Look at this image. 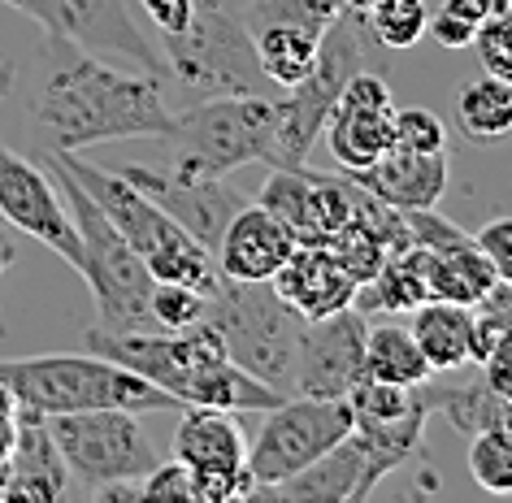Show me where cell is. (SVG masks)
<instances>
[{"label": "cell", "instance_id": "obj_1", "mask_svg": "<svg viewBox=\"0 0 512 503\" xmlns=\"http://www.w3.org/2000/svg\"><path fill=\"white\" fill-rule=\"evenodd\" d=\"M27 118L40 152H83L113 139H170L178 126V113L152 74L118 70L57 35H44L35 57Z\"/></svg>", "mask_w": 512, "mask_h": 503}, {"label": "cell", "instance_id": "obj_2", "mask_svg": "<svg viewBox=\"0 0 512 503\" xmlns=\"http://www.w3.org/2000/svg\"><path fill=\"white\" fill-rule=\"evenodd\" d=\"M87 352L109 356L126 365L165 395H174L183 408H222V412H265L283 404V391L252 378L226 356V343L209 321H196L187 330H87Z\"/></svg>", "mask_w": 512, "mask_h": 503}, {"label": "cell", "instance_id": "obj_3", "mask_svg": "<svg viewBox=\"0 0 512 503\" xmlns=\"http://www.w3.org/2000/svg\"><path fill=\"white\" fill-rule=\"evenodd\" d=\"M165 61V100L178 109L204 105L226 96H270L261 61H256L252 31L239 22L230 0H196V14L183 31L157 35Z\"/></svg>", "mask_w": 512, "mask_h": 503}, {"label": "cell", "instance_id": "obj_4", "mask_svg": "<svg viewBox=\"0 0 512 503\" xmlns=\"http://www.w3.org/2000/svg\"><path fill=\"white\" fill-rule=\"evenodd\" d=\"M0 386L40 417L87 408H126V412H183L174 395L139 378L126 365L96 352H53V356H18L0 360Z\"/></svg>", "mask_w": 512, "mask_h": 503}, {"label": "cell", "instance_id": "obj_5", "mask_svg": "<svg viewBox=\"0 0 512 503\" xmlns=\"http://www.w3.org/2000/svg\"><path fill=\"white\" fill-rule=\"evenodd\" d=\"M79 183L87 196L100 204V213L118 226V235L131 243L135 256L148 265V274L157 282H183L209 295L217 282V261L196 235H187L157 200H148L135 183H126L122 174L100 170V165L83 161L79 152H44Z\"/></svg>", "mask_w": 512, "mask_h": 503}, {"label": "cell", "instance_id": "obj_6", "mask_svg": "<svg viewBox=\"0 0 512 503\" xmlns=\"http://www.w3.org/2000/svg\"><path fill=\"white\" fill-rule=\"evenodd\" d=\"M44 157V152H40ZM44 170L53 174V183L66 200V209L79 226V239H83V265H79V278L92 287V300H96V326L100 330H157L152 321V278L148 265L135 256V248L118 235V226L100 213V204L87 196V191L74 183V178L61 170L53 157H44Z\"/></svg>", "mask_w": 512, "mask_h": 503}, {"label": "cell", "instance_id": "obj_7", "mask_svg": "<svg viewBox=\"0 0 512 503\" xmlns=\"http://www.w3.org/2000/svg\"><path fill=\"white\" fill-rule=\"evenodd\" d=\"M200 321H209L222 334L226 356L239 369L291 395V365H296V339L304 317L283 304L274 282H235L217 274L213 291L204 295Z\"/></svg>", "mask_w": 512, "mask_h": 503}, {"label": "cell", "instance_id": "obj_8", "mask_svg": "<svg viewBox=\"0 0 512 503\" xmlns=\"http://www.w3.org/2000/svg\"><path fill=\"white\" fill-rule=\"evenodd\" d=\"M365 40H369V18L361 9H343L322 31L317 66L296 87H283V96H274L270 170H300V165H309V152L317 144V135H322L330 109H335L343 83L361 70Z\"/></svg>", "mask_w": 512, "mask_h": 503}, {"label": "cell", "instance_id": "obj_9", "mask_svg": "<svg viewBox=\"0 0 512 503\" xmlns=\"http://www.w3.org/2000/svg\"><path fill=\"white\" fill-rule=\"evenodd\" d=\"M165 144V165L191 178H226L252 161L270 165L274 96H226L178 109V126Z\"/></svg>", "mask_w": 512, "mask_h": 503}, {"label": "cell", "instance_id": "obj_10", "mask_svg": "<svg viewBox=\"0 0 512 503\" xmlns=\"http://www.w3.org/2000/svg\"><path fill=\"white\" fill-rule=\"evenodd\" d=\"M44 425L53 434L70 477L83 482V490H96L105 482H139L161 464V451L148 438L139 412L126 408L57 412V417H44Z\"/></svg>", "mask_w": 512, "mask_h": 503}, {"label": "cell", "instance_id": "obj_11", "mask_svg": "<svg viewBox=\"0 0 512 503\" xmlns=\"http://www.w3.org/2000/svg\"><path fill=\"white\" fill-rule=\"evenodd\" d=\"M352 434V408L348 399H313V395H287L283 404L265 408V421L256 438H248V473L256 486H278L300 469H309L317 456H326L335 443Z\"/></svg>", "mask_w": 512, "mask_h": 503}, {"label": "cell", "instance_id": "obj_12", "mask_svg": "<svg viewBox=\"0 0 512 503\" xmlns=\"http://www.w3.org/2000/svg\"><path fill=\"white\" fill-rule=\"evenodd\" d=\"M14 14L40 22L44 35L70 40L105 61H131L135 70L165 83L157 40L135 22V0H0Z\"/></svg>", "mask_w": 512, "mask_h": 503}, {"label": "cell", "instance_id": "obj_13", "mask_svg": "<svg viewBox=\"0 0 512 503\" xmlns=\"http://www.w3.org/2000/svg\"><path fill=\"white\" fill-rule=\"evenodd\" d=\"M0 217L14 230H22V235H31L35 243H44L48 252H57L79 274L83 239L53 183V174L9 144H0Z\"/></svg>", "mask_w": 512, "mask_h": 503}, {"label": "cell", "instance_id": "obj_14", "mask_svg": "<svg viewBox=\"0 0 512 503\" xmlns=\"http://www.w3.org/2000/svg\"><path fill=\"white\" fill-rule=\"evenodd\" d=\"M365 330L369 321L356 304L330 317L304 321L291 365V395L343 399L365 378Z\"/></svg>", "mask_w": 512, "mask_h": 503}, {"label": "cell", "instance_id": "obj_15", "mask_svg": "<svg viewBox=\"0 0 512 503\" xmlns=\"http://www.w3.org/2000/svg\"><path fill=\"white\" fill-rule=\"evenodd\" d=\"M118 174L126 183H135L148 200H157L161 209L170 213L187 235H196L209 252L217 248V239H222L230 217L248 204V196L230 187L226 178H191L165 161L161 165H126Z\"/></svg>", "mask_w": 512, "mask_h": 503}, {"label": "cell", "instance_id": "obj_16", "mask_svg": "<svg viewBox=\"0 0 512 503\" xmlns=\"http://www.w3.org/2000/svg\"><path fill=\"white\" fill-rule=\"evenodd\" d=\"M256 204L283 217L296 243H330L352 222V178L348 174H317L309 165L300 170H274L256 191Z\"/></svg>", "mask_w": 512, "mask_h": 503}, {"label": "cell", "instance_id": "obj_17", "mask_svg": "<svg viewBox=\"0 0 512 503\" xmlns=\"http://www.w3.org/2000/svg\"><path fill=\"white\" fill-rule=\"evenodd\" d=\"M296 252V235L283 217H274L270 209H261L256 200H248L243 209L230 217L222 239L213 248L217 274L235 278V282H270L278 269L287 265V256Z\"/></svg>", "mask_w": 512, "mask_h": 503}, {"label": "cell", "instance_id": "obj_18", "mask_svg": "<svg viewBox=\"0 0 512 503\" xmlns=\"http://www.w3.org/2000/svg\"><path fill=\"white\" fill-rule=\"evenodd\" d=\"M270 282L283 295V304L296 308L304 321H317V317L348 308L356 300V287H361L330 243H296V252L287 256V265Z\"/></svg>", "mask_w": 512, "mask_h": 503}, {"label": "cell", "instance_id": "obj_19", "mask_svg": "<svg viewBox=\"0 0 512 503\" xmlns=\"http://www.w3.org/2000/svg\"><path fill=\"white\" fill-rule=\"evenodd\" d=\"M348 178L400 213L404 209H434L439 196L447 191V152L391 148V152H382L374 165H365V170H356Z\"/></svg>", "mask_w": 512, "mask_h": 503}, {"label": "cell", "instance_id": "obj_20", "mask_svg": "<svg viewBox=\"0 0 512 503\" xmlns=\"http://www.w3.org/2000/svg\"><path fill=\"white\" fill-rule=\"evenodd\" d=\"M70 490V469L48 434L40 412L18 408V434L9 451V486L5 499H27V503H53Z\"/></svg>", "mask_w": 512, "mask_h": 503}, {"label": "cell", "instance_id": "obj_21", "mask_svg": "<svg viewBox=\"0 0 512 503\" xmlns=\"http://www.w3.org/2000/svg\"><path fill=\"white\" fill-rule=\"evenodd\" d=\"M170 451L187 473H226V469H243L248 434L239 425V412L183 408V421L174 430Z\"/></svg>", "mask_w": 512, "mask_h": 503}, {"label": "cell", "instance_id": "obj_22", "mask_svg": "<svg viewBox=\"0 0 512 503\" xmlns=\"http://www.w3.org/2000/svg\"><path fill=\"white\" fill-rule=\"evenodd\" d=\"M252 499H291V503H361V447L348 434L309 469L278 486H256Z\"/></svg>", "mask_w": 512, "mask_h": 503}, {"label": "cell", "instance_id": "obj_23", "mask_svg": "<svg viewBox=\"0 0 512 503\" xmlns=\"http://www.w3.org/2000/svg\"><path fill=\"white\" fill-rule=\"evenodd\" d=\"M426 421H430L426 404H417L413 412L391 417V421H352V438L361 447V499L374 495L382 477L404 469L408 456H417Z\"/></svg>", "mask_w": 512, "mask_h": 503}, {"label": "cell", "instance_id": "obj_24", "mask_svg": "<svg viewBox=\"0 0 512 503\" xmlns=\"http://www.w3.org/2000/svg\"><path fill=\"white\" fill-rule=\"evenodd\" d=\"M326 144L343 174H356L374 165L382 152L395 148V109H361V105H335L326 118Z\"/></svg>", "mask_w": 512, "mask_h": 503}, {"label": "cell", "instance_id": "obj_25", "mask_svg": "<svg viewBox=\"0 0 512 503\" xmlns=\"http://www.w3.org/2000/svg\"><path fill=\"white\" fill-rule=\"evenodd\" d=\"M417 252L421 261V274H426V287H430V300H452V304H469L478 308L486 295L499 287L491 261L478 252V243L465 239L456 248H439V252Z\"/></svg>", "mask_w": 512, "mask_h": 503}, {"label": "cell", "instance_id": "obj_26", "mask_svg": "<svg viewBox=\"0 0 512 503\" xmlns=\"http://www.w3.org/2000/svg\"><path fill=\"white\" fill-rule=\"evenodd\" d=\"M408 330L430 360L434 373H456L469 365V334H473V308L452 300H426L408 313Z\"/></svg>", "mask_w": 512, "mask_h": 503}, {"label": "cell", "instance_id": "obj_27", "mask_svg": "<svg viewBox=\"0 0 512 503\" xmlns=\"http://www.w3.org/2000/svg\"><path fill=\"white\" fill-rule=\"evenodd\" d=\"M421 404L430 412H443L447 421L456 425L460 434H478V430H491V425H504V408L508 399L495 395V386L486 382L482 365H469V382L465 386H452V382H421L417 386Z\"/></svg>", "mask_w": 512, "mask_h": 503}, {"label": "cell", "instance_id": "obj_28", "mask_svg": "<svg viewBox=\"0 0 512 503\" xmlns=\"http://www.w3.org/2000/svg\"><path fill=\"white\" fill-rule=\"evenodd\" d=\"M430 300V287H426V274H421V261L413 248L395 252L382 261V269L369 282L356 287V300L361 313H395V317H408L417 304Z\"/></svg>", "mask_w": 512, "mask_h": 503}, {"label": "cell", "instance_id": "obj_29", "mask_svg": "<svg viewBox=\"0 0 512 503\" xmlns=\"http://www.w3.org/2000/svg\"><path fill=\"white\" fill-rule=\"evenodd\" d=\"M430 360L421 356L413 330L400 321H382L365 330V378L395 382V386H421L430 378Z\"/></svg>", "mask_w": 512, "mask_h": 503}, {"label": "cell", "instance_id": "obj_30", "mask_svg": "<svg viewBox=\"0 0 512 503\" xmlns=\"http://www.w3.org/2000/svg\"><path fill=\"white\" fill-rule=\"evenodd\" d=\"M252 44H256V61H261L265 79L274 87H296L317 66L322 35L300 31V27H265L252 35Z\"/></svg>", "mask_w": 512, "mask_h": 503}, {"label": "cell", "instance_id": "obj_31", "mask_svg": "<svg viewBox=\"0 0 512 503\" xmlns=\"http://www.w3.org/2000/svg\"><path fill=\"white\" fill-rule=\"evenodd\" d=\"M456 122L469 139H504L512 131V83L491 74L465 83L456 96Z\"/></svg>", "mask_w": 512, "mask_h": 503}, {"label": "cell", "instance_id": "obj_32", "mask_svg": "<svg viewBox=\"0 0 512 503\" xmlns=\"http://www.w3.org/2000/svg\"><path fill=\"white\" fill-rule=\"evenodd\" d=\"M235 14L252 35L265 27H300L322 35L343 14V0H235Z\"/></svg>", "mask_w": 512, "mask_h": 503}, {"label": "cell", "instance_id": "obj_33", "mask_svg": "<svg viewBox=\"0 0 512 503\" xmlns=\"http://www.w3.org/2000/svg\"><path fill=\"white\" fill-rule=\"evenodd\" d=\"M469 477L486 495H512V430L491 425V430L469 434Z\"/></svg>", "mask_w": 512, "mask_h": 503}, {"label": "cell", "instance_id": "obj_34", "mask_svg": "<svg viewBox=\"0 0 512 503\" xmlns=\"http://www.w3.org/2000/svg\"><path fill=\"white\" fill-rule=\"evenodd\" d=\"M365 18H369V35H374L382 48L404 53V48L421 44L430 9H426V0H374V5L365 9Z\"/></svg>", "mask_w": 512, "mask_h": 503}, {"label": "cell", "instance_id": "obj_35", "mask_svg": "<svg viewBox=\"0 0 512 503\" xmlns=\"http://www.w3.org/2000/svg\"><path fill=\"white\" fill-rule=\"evenodd\" d=\"M152 321L157 330H187L204 317V291L183 282H152Z\"/></svg>", "mask_w": 512, "mask_h": 503}, {"label": "cell", "instance_id": "obj_36", "mask_svg": "<svg viewBox=\"0 0 512 503\" xmlns=\"http://www.w3.org/2000/svg\"><path fill=\"white\" fill-rule=\"evenodd\" d=\"M395 148L447 152V126L434 109H395Z\"/></svg>", "mask_w": 512, "mask_h": 503}, {"label": "cell", "instance_id": "obj_37", "mask_svg": "<svg viewBox=\"0 0 512 503\" xmlns=\"http://www.w3.org/2000/svg\"><path fill=\"white\" fill-rule=\"evenodd\" d=\"M473 44H478V57H482V70L491 74V79H504L512 83V22L508 18H482L478 22V35H473Z\"/></svg>", "mask_w": 512, "mask_h": 503}, {"label": "cell", "instance_id": "obj_38", "mask_svg": "<svg viewBox=\"0 0 512 503\" xmlns=\"http://www.w3.org/2000/svg\"><path fill=\"white\" fill-rule=\"evenodd\" d=\"M478 14L465 5V0H447V5L439 9V14H430L426 31L434 35V44L447 48V53H460V48L473 44V35H478Z\"/></svg>", "mask_w": 512, "mask_h": 503}, {"label": "cell", "instance_id": "obj_39", "mask_svg": "<svg viewBox=\"0 0 512 503\" xmlns=\"http://www.w3.org/2000/svg\"><path fill=\"white\" fill-rule=\"evenodd\" d=\"M473 243H478V252L491 261L499 287H512V217H495V222H486L478 235H473Z\"/></svg>", "mask_w": 512, "mask_h": 503}, {"label": "cell", "instance_id": "obj_40", "mask_svg": "<svg viewBox=\"0 0 512 503\" xmlns=\"http://www.w3.org/2000/svg\"><path fill=\"white\" fill-rule=\"evenodd\" d=\"M139 499H178V503H191V473L178 460H161L148 477H139Z\"/></svg>", "mask_w": 512, "mask_h": 503}, {"label": "cell", "instance_id": "obj_41", "mask_svg": "<svg viewBox=\"0 0 512 503\" xmlns=\"http://www.w3.org/2000/svg\"><path fill=\"white\" fill-rule=\"evenodd\" d=\"M139 9L152 18V27L165 31V35H174V31H183L191 14H196V0H135Z\"/></svg>", "mask_w": 512, "mask_h": 503}, {"label": "cell", "instance_id": "obj_42", "mask_svg": "<svg viewBox=\"0 0 512 503\" xmlns=\"http://www.w3.org/2000/svg\"><path fill=\"white\" fill-rule=\"evenodd\" d=\"M18 261V239H14V226L0 217V278L9 274V265Z\"/></svg>", "mask_w": 512, "mask_h": 503}, {"label": "cell", "instance_id": "obj_43", "mask_svg": "<svg viewBox=\"0 0 512 503\" xmlns=\"http://www.w3.org/2000/svg\"><path fill=\"white\" fill-rule=\"evenodd\" d=\"M14 79H18V66H14V57H5L0 61V105H5V96L14 92Z\"/></svg>", "mask_w": 512, "mask_h": 503}, {"label": "cell", "instance_id": "obj_44", "mask_svg": "<svg viewBox=\"0 0 512 503\" xmlns=\"http://www.w3.org/2000/svg\"><path fill=\"white\" fill-rule=\"evenodd\" d=\"M465 5H469L478 18H491V0H465Z\"/></svg>", "mask_w": 512, "mask_h": 503}, {"label": "cell", "instance_id": "obj_45", "mask_svg": "<svg viewBox=\"0 0 512 503\" xmlns=\"http://www.w3.org/2000/svg\"><path fill=\"white\" fill-rule=\"evenodd\" d=\"M369 5H374V0H343V9H361V14H365Z\"/></svg>", "mask_w": 512, "mask_h": 503}, {"label": "cell", "instance_id": "obj_46", "mask_svg": "<svg viewBox=\"0 0 512 503\" xmlns=\"http://www.w3.org/2000/svg\"><path fill=\"white\" fill-rule=\"evenodd\" d=\"M499 18H508V22H512V0H508V9H504V14H499Z\"/></svg>", "mask_w": 512, "mask_h": 503}]
</instances>
